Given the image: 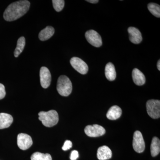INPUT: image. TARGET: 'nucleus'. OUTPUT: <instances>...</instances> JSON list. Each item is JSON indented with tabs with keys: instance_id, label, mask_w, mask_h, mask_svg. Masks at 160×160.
<instances>
[{
	"instance_id": "f257e3e1",
	"label": "nucleus",
	"mask_w": 160,
	"mask_h": 160,
	"mask_svg": "<svg viewBox=\"0 0 160 160\" xmlns=\"http://www.w3.org/2000/svg\"><path fill=\"white\" fill-rule=\"evenodd\" d=\"M30 5V2L27 0H22L11 3L4 12V19L8 22L18 19L28 11Z\"/></svg>"
},
{
	"instance_id": "f03ea898",
	"label": "nucleus",
	"mask_w": 160,
	"mask_h": 160,
	"mask_svg": "<svg viewBox=\"0 0 160 160\" xmlns=\"http://www.w3.org/2000/svg\"><path fill=\"white\" fill-rule=\"evenodd\" d=\"M39 120L44 126L51 127L57 124L59 121L57 112L51 110L48 112H40L38 113Z\"/></svg>"
},
{
	"instance_id": "7ed1b4c3",
	"label": "nucleus",
	"mask_w": 160,
	"mask_h": 160,
	"mask_svg": "<svg viewBox=\"0 0 160 160\" xmlns=\"http://www.w3.org/2000/svg\"><path fill=\"white\" fill-rule=\"evenodd\" d=\"M58 92L62 96L67 97L72 91V84L69 78L65 75L59 77L57 86Z\"/></svg>"
},
{
	"instance_id": "20e7f679",
	"label": "nucleus",
	"mask_w": 160,
	"mask_h": 160,
	"mask_svg": "<svg viewBox=\"0 0 160 160\" xmlns=\"http://www.w3.org/2000/svg\"><path fill=\"white\" fill-rule=\"evenodd\" d=\"M146 110L148 115L153 119L160 117V101L158 100H150L146 104Z\"/></svg>"
},
{
	"instance_id": "39448f33",
	"label": "nucleus",
	"mask_w": 160,
	"mask_h": 160,
	"mask_svg": "<svg viewBox=\"0 0 160 160\" xmlns=\"http://www.w3.org/2000/svg\"><path fill=\"white\" fill-rule=\"evenodd\" d=\"M132 147L135 151L138 153H141L145 149V143L142 134L139 131L135 132L133 136Z\"/></svg>"
},
{
	"instance_id": "423d86ee",
	"label": "nucleus",
	"mask_w": 160,
	"mask_h": 160,
	"mask_svg": "<svg viewBox=\"0 0 160 160\" xmlns=\"http://www.w3.org/2000/svg\"><path fill=\"white\" fill-rule=\"evenodd\" d=\"M85 132L89 137H98L105 134L106 129L102 126L95 124L92 126H86L85 129Z\"/></svg>"
},
{
	"instance_id": "0eeeda50",
	"label": "nucleus",
	"mask_w": 160,
	"mask_h": 160,
	"mask_svg": "<svg viewBox=\"0 0 160 160\" xmlns=\"http://www.w3.org/2000/svg\"><path fill=\"white\" fill-rule=\"evenodd\" d=\"M70 64L76 71L82 74H86L88 72V65L80 58L73 57L70 61Z\"/></svg>"
},
{
	"instance_id": "6e6552de",
	"label": "nucleus",
	"mask_w": 160,
	"mask_h": 160,
	"mask_svg": "<svg viewBox=\"0 0 160 160\" xmlns=\"http://www.w3.org/2000/svg\"><path fill=\"white\" fill-rule=\"evenodd\" d=\"M85 37L88 42L94 47H100L102 44L101 36L94 30H89L86 32Z\"/></svg>"
},
{
	"instance_id": "1a4fd4ad",
	"label": "nucleus",
	"mask_w": 160,
	"mask_h": 160,
	"mask_svg": "<svg viewBox=\"0 0 160 160\" xmlns=\"http://www.w3.org/2000/svg\"><path fill=\"white\" fill-rule=\"evenodd\" d=\"M18 146L22 150L29 149L32 144V138L29 135L21 133L18 135L17 138Z\"/></svg>"
},
{
	"instance_id": "9d476101",
	"label": "nucleus",
	"mask_w": 160,
	"mask_h": 160,
	"mask_svg": "<svg viewBox=\"0 0 160 160\" xmlns=\"http://www.w3.org/2000/svg\"><path fill=\"white\" fill-rule=\"evenodd\" d=\"M40 83L44 89L48 88L51 82V75L49 69L46 67H42L40 71Z\"/></svg>"
},
{
	"instance_id": "9b49d317",
	"label": "nucleus",
	"mask_w": 160,
	"mask_h": 160,
	"mask_svg": "<svg viewBox=\"0 0 160 160\" xmlns=\"http://www.w3.org/2000/svg\"><path fill=\"white\" fill-rule=\"evenodd\" d=\"M129 34V39L130 42L133 44H138L142 40V34L137 28L130 27L128 29Z\"/></svg>"
},
{
	"instance_id": "f8f14e48",
	"label": "nucleus",
	"mask_w": 160,
	"mask_h": 160,
	"mask_svg": "<svg viewBox=\"0 0 160 160\" xmlns=\"http://www.w3.org/2000/svg\"><path fill=\"white\" fill-rule=\"evenodd\" d=\"M112 152L108 146H103L98 149L97 158L99 160H107L111 158Z\"/></svg>"
},
{
	"instance_id": "ddd939ff",
	"label": "nucleus",
	"mask_w": 160,
	"mask_h": 160,
	"mask_svg": "<svg viewBox=\"0 0 160 160\" xmlns=\"http://www.w3.org/2000/svg\"><path fill=\"white\" fill-rule=\"evenodd\" d=\"M132 78L133 82L137 86H142L146 82L145 75L142 72L136 68L132 70Z\"/></svg>"
},
{
	"instance_id": "4468645a",
	"label": "nucleus",
	"mask_w": 160,
	"mask_h": 160,
	"mask_svg": "<svg viewBox=\"0 0 160 160\" xmlns=\"http://www.w3.org/2000/svg\"><path fill=\"white\" fill-rule=\"evenodd\" d=\"M12 122L13 118L11 115L6 113H0V129L8 128Z\"/></svg>"
},
{
	"instance_id": "2eb2a0df",
	"label": "nucleus",
	"mask_w": 160,
	"mask_h": 160,
	"mask_svg": "<svg viewBox=\"0 0 160 160\" xmlns=\"http://www.w3.org/2000/svg\"><path fill=\"white\" fill-rule=\"evenodd\" d=\"M122 114V110L117 106H112L107 112L106 117L109 120H115L120 118Z\"/></svg>"
},
{
	"instance_id": "dca6fc26",
	"label": "nucleus",
	"mask_w": 160,
	"mask_h": 160,
	"mask_svg": "<svg viewBox=\"0 0 160 160\" xmlns=\"http://www.w3.org/2000/svg\"><path fill=\"white\" fill-rule=\"evenodd\" d=\"M55 30L53 27L48 26L45 29H42L39 32L38 37L39 39L42 41H45L49 39L53 35Z\"/></svg>"
},
{
	"instance_id": "f3484780",
	"label": "nucleus",
	"mask_w": 160,
	"mask_h": 160,
	"mask_svg": "<svg viewBox=\"0 0 160 160\" xmlns=\"http://www.w3.org/2000/svg\"><path fill=\"white\" fill-rule=\"evenodd\" d=\"M105 75L106 78L109 81H113L116 78V72L115 66L112 63H107L105 68Z\"/></svg>"
},
{
	"instance_id": "a211bd4d",
	"label": "nucleus",
	"mask_w": 160,
	"mask_h": 160,
	"mask_svg": "<svg viewBox=\"0 0 160 160\" xmlns=\"http://www.w3.org/2000/svg\"><path fill=\"white\" fill-rule=\"evenodd\" d=\"M150 151L152 156H157L160 152V141L157 137H153L150 146Z\"/></svg>"
},
{
	"instance_id": "6ab92c4d",
	"label": "nucleus",
	"mask_w": 160,
	"mask_h": 160,
	"mask_svg": "<svg viewBox=\"0 0 160 160\" xmlns=\"http://www.w3.org/2000/svg\"><path fill=\"white\" fill-rule=\"evenodd\" d=\"M26 45V39L24 37L20 38L18 40L17 45L14 52V57L18 58L22 52Z\"/></svg>"
},
{
	"instance_id": "aec40b11",
	"label": "nucleus",
	"mask_w": 160,
	"mask_h": 160,
	"mask_svg": "<svg viewBox=\"0 0 160 160\" xmlns=\"http://www.w3.org/2000/svg\"><path fill=\"white\" fill-rule=\"evenodd\" d=\"M148 9L152 14L156 17L160 18V6L158 4L154 3H149Z\"/></svg>"
},
{
	"instance_id": "412c9836",
	"label": "nucleus",
	"mask_w": 160,
	"mask_h": 160,
	"mask_svg": "<svg viewBox=\"0 0 160 160\" xmlns=\"http://www.w3.org/2000/svg\"><path fill=\"white\" fill-rule=\"evenodd\" d=\"M31 160H52L51 156L49 153H41L40 152H35L32 155Z\"/></svg>"
},
{
	"instance_id": "4be33fe9",
	"label": "nucleus",
	"mask_w": 160,
	"mask_h": 160,
	"mask_svg": "<svg viewBox=\"0 0 160 160\" xmlns=\"http://www.w3.org/2000/svg\"><path fill=\"white\" fill-rule=\"evenodd\" d=\"M52 3L55 10L58 12L62 11L65 6L64 0H52Z\"/></svg>"
},
{
	"instance_id": "5701e85b",
	"label": "nucleus",
	"mask_w": 160,
	"mask_h": 160,
	"mask_svg": "<svg viewBox=\"0 0 160 160\" xmlns=\"http://www.w3.org/2000/svg\"><path fill=\"white\" fill-rule=\"evenodd\" d=\"M72 147V143L69 140H66L64 143V145L62 147V149L64 151H67Z\"/></svg>"
},
{
	"instance_id": "b1692460",
	"label": "nucleus",
	"mask_w": 160,
	"mask_h": 160,
	"mask_svg": "<svg viewBox=\"0 0 160 160\" xmlns=\"http://www.w3.org/2000/svg\"><path fill=\"white\" fill-rule=\"evenodd\" d=\"M6 92L5 86L0 83V100L2 99L6 96Z\"/></svg>"
},
{
	"instance_id": "393cba45",
	"label": "nucleus",
	"mask_w": 160,
	"mask_h": 160,
	"mask_svg": "<svg viewBox=\"0 0 160 160\" xmlns=\"http://www.w3.org/2000/svg\"><path fill=\"white\" fill-rule=\"evenodd\" d=\"M79 157L78 152L77 150H73L72 152L70 158L71 160H76Z\"/></svg>"
},
{
	"instance_id": "a878e982",
	"label": "nucleus",
	"mask_w": 160,
	"mask_h": 160,
	"mask_svg": "<svg viewBox=\"0 0 160 160\" xmlns=\"http://www.w3.org/2000/svg\"><path fill=\"white\" fill-rule=\"evenodd\" d=\"M86 2H89V3H92V4H95L98 2L99 1L98 0H87Z\"/></svg>"
},
{
	"instance_id": "bb28decb",
	"label": "nucleus",
	"mask_w": 160,
	"mask_h": 160,
	"mask_svg": "<svg viewBox=\"0 0 160 160\" xmlns=\"http://www.w3.org/2000/svg\"><path fill=\"white\" fill-rule=\"evenodd\" d=\"M157 67L158 69L159 70H160V60L158 61V64H157Z\"/></svg>"
}]
</instances>
